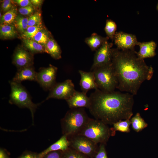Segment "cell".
Wrapping results in <instances>:
<instances>
[{"label": "cell", "instance_id": "ac0fdd59", "mask_svg": "<svg viewBox=\"0 0 158 158\" xmlns=\"http://www.w3.org/2000/svg\"><path fill=\"white\" fill-rule=\"evenodd\" d=\"M109 38L102 37L96 33H93L89 37L85 39V42L92 51H96Z\"/></svg>", "mask_w": 158, "mask_h": 158}, {"label": "cell", "instance_id": "7402d4cb", "mask_svg": "<svg viewBox=\"0 0 158 158\" xmlns=\"http://www.w3.org/2000/svg\"><path fill=\"white\" fill-rule=\"evenodd\" d=\"M23 41L25 46L32 53L45 52L44 45L30 39H23Z\"/></svg>", "mask_w": 158, "mask_h": 158}, {"label": "cell", "instance_id": "5b68a950", "mask_svg": "<svg viewBox=\"0 0 158 158\" xmlns=\"http://www.w3.org/2000/svg\"><path fill=\"white\" fill-rule=\"evenodd\" d=\"M92 71L98 89L105 92H111L117 88L118 82L111 62L96 68Z\"/></svg>", "mask_w": 158, "mask_h": 158}, {"label": "cell", "instance_id": "ba28073f", "mask_svg": "<svg viewBox=\"0 0 158 158\" xmlns=\"http://www.w3.org/2000/svg\"><path fill=\"white\" fill-rule=\"evenodd\" d=\"M75 91L72 80L67 79L62 82L56 83L49 90L46 100L54 98L66 100L71 96Z\"/></svg>", "mask_w": 158, "mask_h": 158}, {"label": "cell", "instance_id": "4316f807", "mask_svg": "<svg viewBox=\"0 0 158 158\" xmlns=\"http://www.w3.org/2000/svg\"><path fill=\"white\" fill-rule=\"evenodd\" d=\"M44 27L42 24L37 26H30L28 28L26 31L21 35L23 39H31Z\"/></svg>", "mask_w": 158, "mask_h": 158}, {"label": "cell", "instance_id": "8992f818", "mask_svg": "<svg viewBox=\"0 0 158 158\" xmlns=\"http://www.w3.org/2000/svg\"><path fill=\"white\" fill-rule=\"evenodd\" d=\"M11 92L9 102L17 105L20 108H26L31 113L33 122L34 114L39 104L34 103L31 97L24 87L21 83L11 81L10 82Z\"/></svg>", "mask_w": 158, "mask_h": 158}, {"label": "cell", "instance_id": "4fadbf2b", "mask_svg": "<svg viewBox=\"0 0 158 158\" xmlns=\"http://www.w3.org/2000/svg\"><path fill=\"white\" fill-rule=\"evenodd\" d=\"M66 101L70 109L85 107L89 109L90 103V98L87 94L76 90Z\"/></svg>", "mask_w": 158, "mask_h": 158}, {"label": "cell", "instance_id": "4dcf8cb0", "mask_svg": "<svg viewBox=\"0 0 158 158\" xmlns=\"http://www.w3.org/2000/svg\"><path fill=\"white\" fill-rule=\"evenodd\" d=\"M104 144H100L97 152L95 155V158H108Z\"/></svg>", "mask_w": 158, "mask_h": 158}, {"label": "cell", "instance_id": "484cf974", "mask_svg": "<svg viewBox=\"0 0 158 158\" xmlns=\"http://www.w3.org/2000/svg\"><path fill=\"white\" fill-rule=\"evenodd\" d=\"M51 37L49 32L43 28L40 30L31 40L45 45Z\"/></svg>", "mask_w": 158, "mask_h": 158}, {"label": "cell", "instance_id": "ffe728a7", "mask_svg": "<svg viewBox=\"0 0 158 158\" xmlns=\"http://www.w3.org/2000/svg\"><path fill=\"white\" fill-rule=\"evenodd\" d=\"M131 124L130 119L125 121L120 120L114 123L113 127L110 128L111 135H115L116 131H119L122 132L129 133L130 131V126Z\"/></svg>", "mask_w": 158, "mask_h": 158}, {"label": "cell", "instance_id": "52a82bcc", "mask_svg": "<svg viewBox=\"0 0 158 158\" xmlns=\"http://www.w3.org/2000/svg\"><path fill=\"white\" fill-rule=\"evenodd\" d=\"M67 138L70 147L90 157L95 156L98 152V144L85 136L76 135Z\"/></svg>", "mask_w": 158, "mask_h": 158}, {"label": "cell", "instance_id": "7a4b0ae2", "mask_svg": "<svg viewBox=\"0 0 158 158\" xmlns=\"http://www.w3.org/2000/svg\"><path fill=\"white\" fill-rule=\"evenodd\" d=\"M90 112L95 119L113 125L123 119H130L133 115V95L114 91L105 92L99 89L89 97Z\"/></svg>", "mask_w": 158, "mask_h": 158}, {"label": "cell", "instance_id": "d6a6232c", "mask_svg": "<svg viewBox=\"0 0 158 158\" xmlns=\"http://www.w3.org/2000/svg\"><path fill=\"white\" fill-rule=\"evenodd\" d=\"M63 152L61 150L51 152L41 158H62Z\"/></svg>", "mask_w": 158, "mask_h": 158}, {"label": "cell", "instance_id": "83f0119b", "mask_svg": "<svg viewBox=\"0 0 158 158\" xmlns=\"http://www.w3.org/2000/svg\"><path fill=\"white\" fill-rule=\"evenodd\" d=\"M116 28V25L114 22L110 19L107 20L104 30L109 38L114 40Z\"/></svg>", "mask_w": 158, "mask_h": 158}, {"label": "cell", "instance_id": "9a60e30c", "mask_svg": "<svg viewBox=\"0 0 158 158\" xmlns=\"http://www.w3.org/2000/svg\"><path fill=\"white\" fill-rule=\"evenodd\" d=\"M37 75L32 66H27L18 69L12 81L19 83L25 80L36 81Z\"/></svg>", "mask_w": 158, "mask_h": 158}, {"label": "cell", "instance_id": "e575fe53", "mask_svg": "<svg viewBox=\"0 0 158 158\" xmlns=\"http://www.w3.org/2000/svg\"><path fill=\"white\" fill-rule=\"evenodd\" d=\"M38 154L35 152L26 151L17 158H38Z\"/></svg>", "mask_w": 158, "mask_h": 158}, {"label": "cell", "instance_id": "f546056e", "mask_svg": "<svg viewBox=\"0 0 158 158\" xmlns=\"http://www.w3.org/2000/svg\"><path fill=\"white\" fill-rule=\"evenodd\" d=\"M42 24L41 13L36 12L30 16L28 19V27Z\"/></svg>", "mask_w": 158, "mask_h": 158}, {"label": "cell", "instance_id": "d4e9b609", "mask_svg": "<svg viewBox=\"0 0 158 158\" xmlns=\"http://www.w3.org/2000/svg\"><path fill=\"white\" fill-rule=\"evenodd\" d=\"M28 18L17 15L14 23L15 27L21 33L23 34L28 27Z\"/></svg>", "mask_w": 158, "mask_h": 158}, {"label": "cell", "instance_id": "603a6c76", "mask_svg": "<svg viewBox=\"0 0 158 158\" xmlns=\"http://www.w3.org/2000/svg\"><path fill=\"white\" fill-rule=\"evenodd\" d=\"M16 35L14 27L11 25L0 24V37L3 39L14 37Z\"/></svg>", "mask_w": 158, "mask_h": 158}, {"label": "cell", "instance_id": "5bb4252c", "mask_svg": "<svg viewBox=\"0 0 158 158\" xmlns=\"http://www.w3.org/2000/svg\"><path fill=\"white\" fill-rule=\"evenodd\" d=\"M81 78L80 85L82 92L87 94L90 90L98 89L96 85L94 73L92 71L86 72L79 70Z\"/></svg>", "mask_w": 158, "mask_h": 158}, {"label": "cell", "instance_id": "e0dca14e", "mask_svg": "<svg viewBox=\"0 0 158 158\" xmlns=\"http://www.w3.org/2000/svg\"><path fill=\"white\" fill-rule=\"evenodd\" d=\"M70 146V142L67 137L64 135L56 142L51 145L46 149L38 154V158H41L51 152L61 150L64 151L67 150Z\"/></svg>", "mask_w": 158, "mask_h": 158}, {"label": "cell", "instance_id": "2e32d148", "mask_svg": "<svg viewBox=\"0 0 158 158\" xmlns=\"http://www.w3.org/2000/svg\"><path fill=\"white\" fill-rule=\"evenodd\" d=\"M137 45L140 47L139 51H136V53L139 58L144 59L145 58L154 57L156 55V44L154 42H138Z\"/></svg>", "mask_w": 158, "mask_h": 158}, {"label": "cell", "instance_id": "3957f363", "mask_svg": "<svg viewBox=\"0 0 158 158\" xmlns=\"http://www.w3.org/2000/svg\"><path fill=\"white\" fill-rule=\"evenodd\" d=\"M90 118L84 108L70 109L61 121L63 135L67 137L78 135Z\"/></svg>", "mask_w": 158, "mask_h": 158}, {"label": "cell", "instance_id": "f35d334b", "mask_svg": "<svg viewBox=\"0 0 158 158\" xmlns=\"http://www.w3.org/2000/svg\"><path fill=\"white\" fill-rule=\"evenodd\" d=\"M157 10L158 11V4H157Z\"/></svg>", "mask_w": 158, "mask_h": 158}, {"label": "cell", "instance_id": "44dd1931", "mask_svg": "<svg viewBox=\"0 0 158 158\" xmlns=\"http://www.w3.org/2000/svg\"><path fill=\"white\" fill-rule=\"evenodd\" d=\"M130 121L132 128L137 132L142 131L148 126L147 124L141 117L139 113H137L130 118Z\"/></svg>", "mask_w": 158, "mask_h": 158}, {"label": "cell", "instance_id": "8d00e7d4", "mask_svg": "<svg viewBox=\"0 0 158 158\" xmlns=\"http://www.w3.org/2000/svg\"><path fill=\"white\" fill-rule=\"evenodd\" d=\"M33 6L37 7L40 6L43 1L42 0H30Z\"/></svg>", "mask_w": 158, "mask_h": 158}, {"label": "cell", "instance_id": "836d02e7", "mask_svg": "<svg viewBox=\"0 0 158 158\" xmlns=\"http://www.w3.org/2000/svg\"><path fill=\"white\" fill-rule=\"evenodd\" d=\"M2 9L4 12H7L14 7H13L12 1L10 0L3 1L1 5Z\"/></svg>", "mask_w": 158, "mask_h": 158}, {"label": "cell", "instance_id": "6da1fadb", "mask_svg": "<svg viewBox=\"0 0 158 158\" xmlns=\"http://www.w3.org/2000/svg\"><path fill=\"white\" fill-rule=\"evenodd\" d=\"M111 63L117 78V87L122 92L135 95L143 83L152 78L154 70L133 50L112 49Z\"/></svg>", "mask_w": 158, "mask_h": 158}, {"label": "cell", "instance_id": "277c9868", "mask_svg": "<svg viewBox=\"0 0 158 158\" xmlns=\"http://www.w3.org/2000/svg\"><path fill=\"white\" fill-rule=\"evenodd\" d=\"M78 135L85 136L97 144H105L111 136L110 129L107 124L90 118Z\"/></svg>", "mask_w": 158, "mask_h": 158}, {"label": "cell", "instance_id": "f1b7e54d", "mask_svg": "<svg viewBox=\"0 0 158 158\" xmlns=\"http://www.w3.org/2000/svg\"><path fill=\"white\" fill-rule=\"evenodd\" d=\"M89 157L70 147L63 152L62 158H89Z\"/></svg>", "mask_w": 158, "mask_h": 158}, {"label": "cell", "instance_id": "74e56055", "mask_svg": "<svg viewBox=\"0 0 158 158\" xmlns=\"http://www.w3.org/2000/svg\"><path fill=\"white\" fill-rule=\"evenodd\" d=\"M0 158H10L6 151L2 148L0 150Z\"/></svg>", "mask_w": 158, "mask_h": 158}, {"label": "cell", "instance_id": "d6986e66", "mask_svg": "<svg viewBox=\"0 0 158 158\" xmlns=\"http://www.w3.org/2000/svg\"><path fill=\"white\" fill-rule=\"evenodd\" d=\"M45 52L54 59H59L61 58V51L55 40L51 37L44 45Z\"/></svg>", "mask_w": 158, "mask_h": 158}, {"label": "cell", "instance_id": "7c38bea8", "mask_svg": "<svg viewBox=\"0 0 158 158\" xmlns=\"http://www.w3.org/2000/svg\"><path fill=\"white\" fill-rule=\"evenodd\" d=\"M13 63L19 69L32 66V55L24 49L18 48L15 51L13 56Z\"/></svg>", "mask_w": 158, "mask_h": 158}, {"label": "cell", "instance_id": "1f68e13d", "mask_svg": "<svg viewBox=\"0 0 158 158\" xmlns=\"http://www.w3.org/2000/svg\"><path fill=\"white\" fill-rule=\"evenodd\" d=\"M18 11L21 15L30 16L33 14L34 9L32 6H28L20 8Z\"/></svg>", "mask_w": 158, "mask_h": 158}, {"label": "cell", "instance_id": "cb8c5ba5", "mask_svg": "<svg viewBox=\"0 0 158 158\" xmlns=\"http://www.w3.org/2000/svg\"><path fill=\"white\" fill-rule=\"evenodd\" d=\"M17 15L16 8L14 7L6 12L2 16L0 19V24L11 25L14 23Z\"/></svg>", "mask_w": 158, "mask_h": 158}, {"label": "cell", "instance_id": "30bf717a", "mask_svg": "<svg viewBox=\"0 0 158 158\" xmlns=\"http://www.w3.org/2000/svg\"><path fill=\"white\" fill-rule=\"evenodd\" d=\"M112 43L105 41L96 51L93 63L90 70L109 63L111 62L112 56Z\"/></svg>", "mask_w": 158, "mask_h": 158}, {"label": "cell", "instance_id": "9c48e42d", "mask_svg": "<svg viewBox=\"0 0 158 158\" xmlns=\"http://www.w3.org/2000/svg\"><path fill=\"white\" fill-rule=\"evenodd\" d=\"M58 68L51 64L46 68H40L37 72L36 81L45 90H49L55 84Z\"/></svg>", "mask_w": 158, "mask_h": 158}, {"label": "cell", "instance_id": "8fae6325", "mask_svg": "<svg viewBox=\"0 0 158 158\" xmlns=\"http://www.w3.org/2000/svg\"><path fill=\"white\" fill-rule=\"evenodd\" d=\"M114 40L118 49L123 50H133L138 42L134 35L122 32H116Z\"/></svg>", "mask_w": 158, "mask_h": 158}, {"label": "cell", "instance_id": "d590c367", "mask_svg": "<svg viewBox=\"0 0 158 158\" xmlns=\"http://www.w3.org/2000/svg\"><path fill=\"white\" fill-rule=\"evenodd\" d=\"M13 1L20 6L21 7H24L28 6L33 7V6L30 1L29 0H15Z\"/></svg>", "mask_w": 158, "mask_h": 158}]
</instances>
